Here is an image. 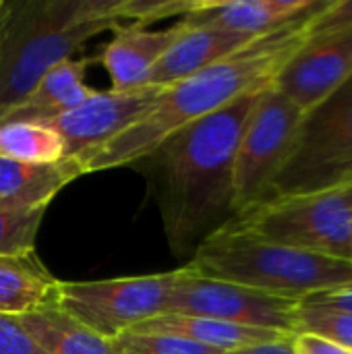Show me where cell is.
<instances>
[{
	"label": "cell",
	"instance_id": "6da1fadb",
	"mask_svg": "<svg viewBox=\"0 0 352 354\" xmlns=\"http://www.w3.org/2000/svg\"><path fill=\"white\" fill-rule=\"evenodd\" d=\"M261 93L263 89L247 93L226 108L178 129L137 162L143 164L139 168L149 178L168 249L185 263L205 239L237 216V149Z\"/></svg>",
	"mask_w": 352,
	"mask_h": 354
},
{
	"label": "cell",
	"instance_id": "7a4b0ae2",
	"mask_svg": "<svg viewBox=\"0 0 352 354\" xmlns=\"http://www.w3.org/2000/svg\"><path fill=\"white\" fill-rule=\"evenodd\" d=\"M263 33L212 66L162 89L154 108L131 129L98 149L83 172H102L135 166L178 129L214 114L239 97L274 85L280 71L307 41V21L326 4Z\"/></svg>",
	"mask_w": 352,
	"mask_h": 354
},
{
	"label": "cell",
	"instance_id": "3957f363",
	"mask_svg": "<svg viewBox=\"0 0 352 354\" xmlns=\"http://www.w3.org/2000/svg\"><path fill=\"white\" fill-rule=\"evenodd\" d=\"M122 0H10L0 39V118L91 37L120 27Z\"/></svg>",
	"mask_w": 352,
	"mask_h": 354
},
{
	"label": "cell",
	"instance_id": "277c9868",
	"mask_svg": "<svg viewBox=\"0 0 352 354\" xmlns=\"http://www.w3.org/2000/svg\"><path fill=\"white\" fill-rule=\"evenodd\" d=\"M185 268L297 303L352 282V261L272 243L234 222L205 239Z\"/></svg>",
	"mask_w": 352,
	"mask_h": 354
},
{
	"label": "cell",
	"instance_id": "5b68a950",
	"mask_svg": "<svg viewBox=\"0 0 352 354\" xmlns=\"http://www.w3.org/2000/svg\"><path fill=\"white\" fill-rule=\"evenodd\" d=\"M340 187H352V77L303 114L268 201Z\"/></svg>",
	"mask_w": 352,
	"mask_h": 354
},
{
	"label": "cell",
	"instance_id": "8992f818",
	"mask_svg": "<svg viewBox=\"0 0 352 354\" xmlns=\"http://www.w3.org/2000/svg\"><path fill=\"white\" fill-rule=\"evenodd\" d=\"M232 222L272 243L351 261L352 187L276 197Z\"/></svg>",
	"mask_w": 352,
	"mask_h": 354
},
{
	"label": "cell",
	"instance_id": "52a82bcc",
	"mask_svg": "<svg viewBox=\"0 0 352 354\" xmlns=\"http://www.w3.org/2000/svg\"><path fill=\"white\" fill-rule=\"evenodd\" d=\"M176 272L127 276L91 282H62L56 305L108 340L166 311Z\"/></svg>",
	"mask_w": 352,
	"mask_h": 354
},
{
	"label": "cell",
	"instance_id": "ba28073f",
	"mask_svg": "<svg viewBox=\"0 0 352 354\" xmlns=\"http://www.w3.org/2000/svg\"><path fill=\"white\" fill-rule=\"evenodd\" d=\"M303 114L305 112L274 85L259 95L243 131L234 160L237 216L268 201L272 185L288 158Z\"/></svg>",
	"mask_w": 352,
	"mask_h": 354
},
{
	"label": "cell",
	"instance_id": "9c48e42d",
	"mask_svg": "<svg viewBox=\"0 0 352 354\" xmlns=\"http://www.w3.org/2000/svg\"><path fill=\"white\" fill-rule=\"evenodd\" d=\"M297 307V301L272 297L224 280L203 278L180 266L164 313L210 317L295 336Z\"/></svg>",
	"mask_w": 352,
	"mask_h": 354
},
{
	"label": "cell",
	"instance_id": "30bf717a",
	"mask_svg": "<svg viewBox=\"0 0 352 354\" xmlns=\"http://www.w3.org/2000/svg\"><path fill=\"white\" fill-rule=\"evenodd\" d=\"M162 89L158 85H141L124 91L95 89L83 104L46 124L60 135L64 158H75L83 168L98 149L139 122L154 108Z\"/></svg>",
	"mask_w": 352,
	"mask_h": 354
},
{
	"label": "cell",
	"instance_id": "8fae6325",
	"mask_svg": "<svg viewBox=\"0 0 352 354\" xmlns=\"http://www.w3.org/2000/svg\"><path fill=\"white\" fill-rule=\"evenodd\" d=\"M352 77V29L307 37L286 62L274 87L303 112L317 106Z\"/></svg>",
	"mask_w": 352,
	"mask_h": 354
},
{
	"label": "cell",
	"instance_id": "7c38bea8",
	"mask_svg": "<svg viewBox=\"0 0 352 354\" xmlns=\"http://www.w3.org/2000/svg\"><path fill=\"white\" fill-rule=\"evenodd\" d=\"M187 23L183 19L166 29H149L147 25L139 23L116 27L114 37L98 56L112 81L110 89L124 91L149 85L147 79L151 71L168 52V48L180 37Z\"/></svg>",
	"mask_w": 352,
	"mask_h": 354
},
{
	"label": "cell",
	"instance_id": "4fadbf2b",
	"mask_svg": "<svg viewBox=\"0 0 352 354\" xmlns=\"http://www.w3.org/2000/svg\"><path fill=\"white\" fill-rule=\"evenodd\" d=\"M317 4L319 0H193L183 21L257 37L290 23Z\"/></svg>",
	"mask_w": 352,
	"mask_h": 354
},
{
	"label": "cell",
	"instance_id": "5bb4252c",
	"mask_svg": "<svg viewBox=\"0 0 352 354\" xmlns=\"http://www.w3.org/2000/svg\"><path fill=\"white\" fill-rule=\"evenodd\" d=\"M98 58H68L48 71L21 104L10 108L0 122H50L83 104L95 89L85 83V73Z\"/></svg>",
	"mask_w": 352,
	"mask_h": 354
},
{
	"label": "cell",
	"instance_id": "9a60e30c",
	"mask_svg": "<svg viewBox=\"0 0 352 354\" xmlns=\"http://www.w3.org/2000/svg\"><path fill=\"white\" fill-rule=\"evenodd\" d=\"M253 39H255L253 35H243L220 27L187 25L180 37L160 58L147 83L158 87H168L230 56L232 52L247 46Z\"/></svg>",
	"mask_w": 352,
	"mask_h": 354
},
{
	"label": "cell",
	"instance_id": "2e32d148",
	"mask_svg": "<svg viewBox=\"0 0 352 354\" xmlns=\"http://www.w3.org/2000/svg\"><path fill=\"white\" fill-rule=\"evenodd\" d=\"M131 332H147V334H166L191 340L195 344L220 351V353H232L255 344L276 342L293 338L290 334L276 332V330H263V328H249L239 324H228L220 319L210 317H193V315H172L164 313L154 319H147L133 328Z\"/></svg>",
	"mask_w": 352,
	"mask_h": 354
},
{
	"label": "cell",
	"instance_id": "e0dca14e",
	"mask_svg": "<svg viewBox=\"0 0 352 354\" xmlns=\"http://www.w3.org/2000/svg\"><path fill=\"white\" fill-rule=\"evenodd\" d=\"M79 176H83V168L75 158H62L56 164H21L0 158V203L48 207Z\"/></svg>",
	"mask_w": 352,
	"mask_h": 354
},
{
	"label": "cell",
	"instance_id": "ac0fdd59",
	"mask_svg": "<svg viewBox=\"0 0 352 354\" xmlns=\"http://www.w3.org/2000/svg\"><path fill=\"white\" fill-rule=\"evenodd\" d=\"M58 286L37 253L0 255V315L21 317L56 305Z\"/></svg>",
	"mask_w": 352,
	"mask_h": 354
},
{
	"label": "cell",
	"instance_id": "d6986e66",
	"mask_svg": "<svg viewBox=\"0 0 352 354\" xmlns=\"http://www.w3.org/2000/svg\"><path fill=\"white\" fill-rule=\"evenodd\" d=\"M46 354H120L116 340L89 330L58 305L17 317Z\"/></svg>",
	"mask_w": 352,
	"mask_h": 354
},
{
	"label": "cell",
	"instance_id": "ffe728a7",
	"mask_svg": "<svg viewBox=\"0 0 352 354\" xmlns=\"http://www.w3.org/2000/svg\"><path fill=\"white\" fill-rule=\"evenodd\" d=\"M0 158L21 164H56L64 158V143L46 122H0Z\"/></svg>",
	"mask_w": 352,
	"mask_h": 354
},
{
	"label": "cell",
	"instance_id": "44dd1931",
	"mask_svg": "<svg viewBox=\"0 0 352 354\" xmlns=\"http://www.w3.org/2000/svg\"><path fill=\"white\" fill-rule=\"evenodd\" d=\"M48 207H17L0 203V255L35 253L37 232Z\"/></svg>",
	"mask_w": 352,
	"mask_h": 354
},
{
	"label": "cell",
	"instance_id": "7402d4cb",
	"mask_svg": "<svg viewBox=\"0 0 352 354\" xmlns=\"http://www.w3.org/2000/svg\"><path fill=\"white\" fill-rule=\"evenodd\" d=\"M295 334H311L352 351V313L334 307L299 303Z\"/></svg>",
	"mask_w": 352,
	"mask_h": 354
},
{
	"label": "cell",
	"instance_id": "603a6c76",
	"mask_svg": "<svg viewBox=\"0 0 352 354\" xmlns=\"http://www.w3.org/2000/svg\"><path fill=\"white\" fill-rule=\"evenodd\" d=\"M120 354H224L185 338L147 332H127L116 338Z\"/></svg>",
	"mask_w": 352,
	"mask_h": 354
},
{
	"label": "cell",
	"instance_id": "cb8c5ba5",
	"mask_svg": "<svg viewBox=\"0 0 352 354\" xmlns=\"http://www.w3.org/2000/svg\"><path fill=\"white\" fill-rule=\"evenodd\" d=\"M352 29V0H328L309 21L307 37Z\"/></svg>",
	"mask_w": 352,
	"mask_h": 354
},
{
	"label": "cell",
	"instance_id": "d4e9b609",
	"mask_svg": "<svg viewBox=\"0 0 352 354\" xmlns=\"http://www.w3.org/2000/svg\"><path fill=\"white\" fill-rule=\"evenodd\" d=\"M0 354H46L12 315H0Z\"/></svg>",
	"mask_w": 352,
	"mask_h": 354
},
{
	"label": "cell",
	"instance_id": "484cf974",
	"mask_svg": "<svg viewBox=\"0 0 352 354\" xmlns=\"http://www.w3.org/2000/svg\"><path fill=\"white\" fill-rule=\"evenodd\" d=\"M293 351L295 354H352L351 348L322 340L311 334H295L293 336Z\"/></svg>",
	"mask_w": 352,
	"mask_h": 354
},
{
	"label": "cell",
	"instance_id": "4316f807",
	"mask_svg": "<svg viewBox=\"0 0 352 354\" xmlns=\"http://www.w3.org/2000/svg\"><path fill=\"white\" fill-rule=\"evenodd\" d=\"M301 303H309V305H322V307H334V309H342L352 313V282L346 286L328 290V292H319L313 295L309 299H303Z\"/></svg>",
	"mask_w": 352,
	"mask_h": 354
},
{
	"label": "cell",
	"instance_id": "83f0119b",
	"mask_svg": "<svg viewBox=\"0 0 352 354\" xmlns=\"http://www.w3.org/2000/svg\"><path fill=\"white\" fill-rule=\"evenodd\" d=\"M224 354H295V351H293V338H286V340L255 344V346H247V348H241V351H232V353Z\"/></svg>",
	"mask_w": 352,
	"mask_h": 354
},
{
	"label": "cell",
	"instance_id": "f1b7e54d",
	"mask_svg": "<svg viewBox=\"0 0 352 354\" xmlns=\"http://www.w3.org/2000/svg\"><path fill=\"white\" fill-rule=\"evenodd\" d=\"M6 17H8V0H6V2H4V6L0 8V39H2V33H4Z\"/></svg>",
	"mask_w": 352,
	"mask_h": 354
},
{
	"label": "cell",
	"instance_id": "f546056e",
	"mask_svg": "<svg viewBox=\"0 0 352 354\" xmlns=\"http://www.w3.org/2000/svg\"><path fill=\"white\" fill-rule=\"evenodd\" d=\"M351 261H352V230H351Z\"/></svg>",
	"mask_w": 352,
	"mask_h": 354
},
{
	"label": "cell",
	"instance_id": "4dcf8cb0",
	"mask_svg": "<svg viewBox=\"0 0 352 354\" xmlns=\"http://www.w3.org/2000/svg\"><path fill=\"white\" fill-rule=\"evenodd\" d=\"M4 2H6V0H0V8H2V6H4Z\"/></svg>",
	"mask_w": 352,
	"mask_h": 354
}]
</instances>
